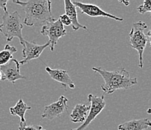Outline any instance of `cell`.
<instances>
[{
  "label": "cell",
  "instance_id": "1",
  "mask_svg": "<svg viewBox=\"0 0 151 130\" xmlns=\"http://www.w3.org/2000/svg\"><path fill=\"white\" fill-rule=\"evenodd\" d=\"M13 3L20 5L25 12L23 24L27 27H43L55 20L51 13V2L49 0H13Z\"/></svg>",
  "mask_w": 151,
  "mask_h": 130
},
{
  "label": "cell",
  "instance_id": "2",
  "mask_svg": "<svg viewBox=\"0 0 151 130\" xmlns=\"http://www.w3.org/2000/svg\"><path fill=\"white\" fill-rule=\"evenodd\" d=\"M92 69L104 79L105 83L101 86V88L107 94H112L120 89L127 90L138 83L137 79L131 78L130 74L124 68L114 72H109L99 67H93Z\"/></svg>",
  "mask_w": 151,
  "mask_h": 130
},
{
  "label": "cell",
  "instance_id": "3",
  "mask_svg": "<svg viewBox=\"0 0 151 130\" xmlns=\"http://www.w3.org/2000/svg\"><path fill=\"white\" fill-rule=\"evenodd\" d=\"M23 25L21 22V17L18 11L4 13L2 17V24H0V32L6 38L7 42H10L14 38H17L20 45H23V39L22 30Z\"/></svg>",
  "mask_w": 151,
  "mask_h": 130
},
{
  "label": "cell",
  "instance_id": "4",
  "mask_svg": "<svg viewBox=\"0 0 151 130\" xmlns=\"http://www.w3.org/2000/svg\"><path fill=\"white\" fill-rule=\"evenodd\" d=\"M147 28V25L143 21L134 23L129 33V43L131 47L137 50L139 55L138 67L143 68V54L147 42L150 43V31L147 34L145 33V30Z\"/></svg>",
  "mask_w": 151,
  "mask_h": 130
},
{
  "label": "cell",
  "instance_id": "5",
  "mask_svg": "<svg viewBox=\"0 0 151 130\" xmlns=\"http://www.w3.org/2000/svg\"><path fill=\"white\" fill-rule=\"evenodd\" d=\"M41 34L49 37L50 48V50L53 51L59 40L62 37L66 35V30L59 19L43 26L41 30Z\"/></svg>",
  "mask_w": 151,
  "mask_h": 130
},
{
  "label": "cell",
  "instance_id": "6",
  "mask_svg": "<svg viewBox=\"0 0 151 130\" xmlns=\"http://www.w3.org/2000/svg\"><path fill=\"white\" fill-rule=\"evenodd\" d=\"M88 100L90 102V111H89L88 115L86 117V120L83 123L81 126L78 127L76 129L71 130H85L86 128L91 124L92 122L96 119V117L101 113L105 108L106 102L105 101V96H96L93 94H89Z\"/></svg>",
  "mask_w": 151,
  "mask_h": 130
},
{
  "label": "cell",
  "instance_id": "7",
  "mask_svg": "<svg viewBox=\"0 0 151 130\" xmlns=\"http://www.w3.org/2000/svg\"><path fill=\"white\" fill-rule=\"evenodd\" d=\"M23 46V49L22 53H23V60L19 62L20 65H25L31 60L39 58V57L41 56L42 52L45 50V48L50 47V43H49V42H47L45 45H40L35 43V42H30L24 39Z\"/></svg>",
  "mask_w": 151,
  "mask_h": 130
},
{
  "label": "cell",
  "instance_id": "8",
  "mask_svg": "<svg viewBox=\"0 0 151 130\" xmlns=\"http://www.w3.org/2000/svg\"><path fill=\"white\" fill-rule=\"evenodd\" d=\"M0 72L2 74V80H9L13 84L18 80L27 79L20 74V64L16 59H12L8 63L0 66Z\"/></svg>",
  "mask_w": 151,
  "mask_h": 130
},
{
  "label": "cell",
  "instance_id": "9",
  "mask_svg": "<svg viewBox=\"0 0 151 130\" xmlns=\"http://www.w3.org/2000/svg\"><path fill=\"white\" fill-rule=\"evenodd\" d=\"M67 102L68 98L64 96H61L57 102L45 107L42 117L52 120L57 117H61L64 112L68 111Z\"/></svg>",
  "mask_w": 151,
  "mask_h": 130
},
{
  "label": "cell",
  "instance_id": "10",
  "mask_svg": "<svg viewBox=\"0 0 151 130\" xmlns=\"http://www.w3.org/2000/svg\"><path fill=\"white\" fill-rule=\"evenodd\" d=\"M71 2L76 8H78L81 11L82 14L88 15L90 17H108V18L113 19V20H117V21H123V19L121 18V17H116L114 15L108 13L106 11H104L100 9L99 7L96 5H93V4L82 3V2H78V1H73Z\"/></svg>",
  "mask_w": 151,
  "mask_h": 130
},
{
  "label": "cell",
  "instance_id": "11",
  "mask_svg": "<svg viewBox=\"0 0 151 130\" xmlns=\"http://www.w3.org/2000/svg\"><path fill=\"white\" fill-rule=\"evenodd\" d=\"M45 71L53 80L59 82L65 88L68 87L70 89H74L75 87V83L69 77L67 71L63 69H52L49 66L45 68Z\"/></svg>",
  "mask_w": 151,
  "mask_h": 130
},
{
  "label": "cell",
  "instance_id": "12",
  "mask_svg": "<svg viewBox=\"0 0 151 130\" xmlns=\"http://www.w3.org/2000/svg\"><path fill=\"white\" fill-rule=\"evenodd\" d=\"M64 4H65V14L67 15L68 18L70 19V20H71V26L72 29L75 30V31H77V30H79L80 29H83L88 31L87 27H85V26H83L78 22L76 7L72 4V2L70 0H65L64 1Z\"/></svg>",
  "mask_w": 151,
  "mask_h": 130
},
{
  "label": "cell",
  "instance_id": "13",
  "mask_svg": "<svg viewBox=\"0 0 151 130\" xmlns=\"http://www.w3.org/2000/svg\"><path fill=\"white\" fill-rule=\"evenodd\" d=\"M149 118L133 120L118 126V130H145L150 127Z\"/></svg>",
  "mask_w": 151,
  "mask_h": 130
},
{
  "label": "cell",
  "instance_id": "14",
  "mask_svg": "<svg viewBox=\"0 0 151 130\" xmlns=\"http://www.w3.org/2000/svg\"><path fill=\"white\" fill-rule=\"evenodd\" d=\"M90 105H86L84 104H78L75 105L70 114V118L71 122L75 124L77 123H83L86 120L90 111Z\"/></svg>",
  "mask_w": 151,
  "mask_h": 130
},
{
  "label": "cell",
  "instance_id": "15",
  "mask_svg": "<svg viewBox=\"0 0 151 130\" xmlns=\"http://www.w3.org/2000/svg\"><path fill=\"white\" fill-rule=\"evenodd\" d=\"M30 109H31V107L28 106L25 102H23L22 98H20L15 106L11 107L10 113L12 115L17 116L20 117V126H26L27 124H26L25 113L27 111L30 110Z\"/></svg>",
  "mask_w": 151,
  "mask_h": 130
},
{
  "label": "cell",
  "instance_id": "16",
  "mask_svg": "<svg viewBox=\"0 0 151 130\" xmlns=\"http://www.w3.org/2000/svg\"><path fill=\"white\" fill-rule=\"evenodd\" d=\"M17 53V48L7 44L3 50L0 51V66L5 65L13 59V54Z\"/></svg>",
  "mask_w": 151,
  "mask_h": 130
},
{
  "label": "cell",
  "instance_id": "17",
  "mask_svg": "<svg viewBox=\"0 0 151 130\" xmlns=\"http://www.w3.org/2000/svg\"><path fill=\"white\" fill-rule=\"evenodd\" d=\"M138 12H139L141 14H145L147 12L151 11V1L150 0H145V2H143L142 5L138 7L137 9Z\"/></svg>",
  "mask_w": 151,
  "mask_h": 130
},
{
  "label": "cell",
  "instance_id": "18",
  "mask_svg": "<svg viewBox=\"0 0 151 130\" xmlns=\"http://www.w3.org/2000/svg\"><path fill=\"white\" fill-rule=\"evenodd\" d=\"M18 130H46L43 129L42 126L29 125L26 126H19Z\"/></svg>",
  "mask_w": 151,
  "mask_h": 130
},
{
  "label": "cell",
  "instance_id": "19",
  "mask_svg": "<svg viewBox=\"0 0 151 130\" xmlns=\"http://www.w3.org/2000/svg\"><path fill=\"white\" fill-rule=\"evenodd\" d=\"M60 22L62 23V24H63V26H71V20H70V19L68 18V16L65 14H63V15H60Z\"/></svg>",
  "mask_w": 151,
  "mask_h": 130
},
{
  "label": "cell",
  "instance_id": "20",
  "mask_svg": "<svg viewBox=\"0 0 151 130\" xmlns=\"http://www.w3.org/2000/svg\"><path fill=\"white\" fill-rule=\"evenodd\" d=\"M7 3L8 0H0V8L4 11V12L7 11Z\"/></svg>",
  "mask_w": 151,
  "mask_h": 130
},
{
  "label": "cell",
  "instance_id": "21",
  "mask_svg": "<svg viewBox=\"0 0 151 130\" xmlns=\"http://www.w3.org/2000/svg\"><path fill=\"white\" fill-rule=\"evenodd\" d=\"M2 72H0V80H2Z\"/></svg>",
  "mask_w": 151,
  "mask_h": 130
}]
</instances>
